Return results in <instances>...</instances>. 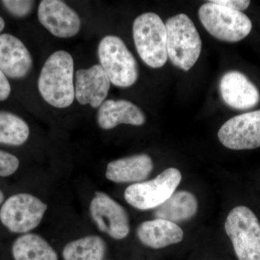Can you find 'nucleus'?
<instances>
[{
	"label": "nucleus",
	"instance_id": "f257e3e1",
	"mask_svg": "<svg viewBox=\"0 0 260 260\" xmlns=\"http://www.w3.org/2000/svg\"><path fill=\"white\" fill-rule=\"evenodd\" d=\"M38 88L43 99L52 107L64 109L75 99L74 61L68 51H55L43 66Z\"/></svg>",
	"mask_w": 260,
	"mask_h": 260
},
{
	"label": "nucleus",
	"instance_id": "f03ea898",
	"mask_svg": "<svg viewBox=\"0 0 260 260\" xmlns=\"http://www.w3.org/2000/svg\"><path fill=\"white\" fill-rule=\"evenodd\" d=\"M167 52L174 66L189 71L199 59L202 41L192 20L187 15L178 14L168 19Z\"/></svg>",
	"mask_w": 260,
	"mask_h": 260
},
{
	"label": "nucleus",
	"instance_id": "7ed1b4c3",
	"mask_svg": "<svg viewBox=\"0 0 260 260\" xmlns=\"http://www.w3.org/2000/svg\"><path fill=\"white\" fill-rule=\"evenodd\" d=\"M133 39L140 57L152 68L164 66L168 59L167 32L158 15L146 13L135 19Z\"/></svg>",
	"mask_w": 260,
	"mask_h": 260
},
{
	"label": "nucleus",
	"instance_id": "20e7f679",
	"mask_svg": "<svg viewBox=\"0 0 260 260\" xmlns=\"http://www.w3.org/2000/svg\"><path fill=\"white\" fill-rule=\"evenodd\" d=\"M98 56L113 85L129 88L136 83L139 77L138 62L120 38L112 35L103 38Z\"/></svg>",
	"mask_w": 260,
	"mask_h": 260
},
{
	"label": "nucleus",
	"instance_id": "39448f33",
	"mask_svg": "<svg viewBox=\"0 0 260 260\" xmlns=\"http://www.w3.org/2000/svg\"><path fill=\"white\" fill-rule=\"evenodd\" d=\"M198 16L207 31L223 42H239L247 37L252 28L250 19L244 13L212 1L200 7Z\"/></svg>",
	"mask_w": 260,
	"mask_h": 260
},
{
	"label": "nucleus",
	"instance_id": "423d86ee",
	"mask_svg": "<svg viewBox=\"0 0 260 260\" xmlns=\"http://www.w3.org/2000/svg\"><path fill=\"white\" fill-rule=\"evenodd\" d=\"M225 230L239 260H260V223L252 210L237 206L228 215Z\"/></svg>",
	"mask_w": 260,
	"mask_h": 260
},
{
	"label": "nucleus",
	"instance_id": "0eeeda50",
	"mask_svg": "<svg viewBox=\"0 0 260 260\" xmlns=\"http://www.w3.org/2000/svg\"><path fill=\"white\" fill-rule=\"evenodd\" d=\"M181 181L180 171L169 168L151 180L131 184L124 191L126 203L136 209L158 208L174 192Z\"/></svg>",
	"mask_w": 260,
	"mask_h": 260
},
{
	"label": "nucleus",
	"instance_id": "6e6552de",
	"mask_svg": "<svg viewBox=\"0 0 260 260\" xmlns=\"http://www.w3.org/2000/svg\"><path fill=\"white\" fill-rule=\"evenodd\" d=\"M47 208L37 197L20 193L5 202L0 209V220L11 232L27 234L40 224Z\"/></svg>",
	"mask_w": 260,
	"mask_h": 260
},
{
	"label": "nucleus",
	"instance_id": "1a4fd4ad",
	"mask_svg": "<svg viewBox=\"0 0 260 260\" xmlns=\"http://www.w3.org/2000/svg\"><path fill=\"white\" fill-rule=\"evenodd\" d=\"M90 215L98 229L112 239L121 240L129 235L127 213L107 193L95 191L90 203Z\"/></svg>",
	"mask_w": 260,
	"mask_h": 260
},
{
	"label": "nucleus",
	"instance_id": "9d476101",
	"mask_svg": "<svg viewBox=\"0 0 260 260\" xmlns=\"http://www.w3.org/2000/svg\"><path fill=\"white\" fill-rule=\"evenodd\" d=\"M218 139L232 150H251L260 147V110L231 118L218 131Z\"/></svg>",
	"mask_w": 260,
	"mask_h": 260
},
{
	"label": "nucleus",
	"instance_id": "9b49d317",
	"mask_svg": "<svg viewBox=\"0 0 260 260\" xmlns=\"http://www.w3.org/2000/svg\"><path fill=\"white\" fill-rule=\"evenodd\" d=\"M38 18L44 28L58 38L75 37L81 28V20L78 13L59 0L41 2Z\"/></svg>",
	"mask_w": 260,
	"mask_h": 260
},
{
	"label": "nucleus",
	"instance_id": "f8f14e48",
	"mask_svg": "<svg viewBox=\"0 0 260 260\" xmlns=\"http://www.w3.org/2000/svg\"><path fill=\"white\" fill-rule=\"evenodd\" d=\"M111 82L99 64L88 69L78 70L75 75V96L81 105H90L96 109L105 102Z\"/></svg>",
	"mask_w": 260,
	"mask_h": 260
},
{
	"label": "nucleus",
	"instance_id": "ddd939ff",
	"mask_svg": "<svg viewBox=\"0 0 260 260\" xmlns=\"http://www.w3.org/2000/svg\"><path fill=\"white\" fill-rule=\"evenodd\" d=\"M219 88L224 103L233 109L247 110L259 104V90L241 72L225 73L220 79Z\"/></svg>",
	"mask_w": 260,
	"mask_h": 260
},
{
	"label": "nucleus",
	"instance_id": "4468645a",
	"mask_svg": "<svg viewBox=\"0 0 260 260\" xmlns=\"http://www.w3.org/2000/svg\"><path fill=\"white\" fill-rule=\"evenodd\" d=\"M32 66V56L23 43L11 34H0V70L5 76L25 78Z\"/></svg>",
	"mask_w": 260,
	"mask_h": 260
},
{
	"label": "nucleus",
	"instance_id": "2eb2a0df",
	"mask_svg": "<svg viewBox=\"0 0 260 260\" xmlns=\"http://www.w3.org/2000/svg\"><path fill=\"white\" fill-rule=\"evenodd\" d=\"M153 160L147 154H137L109 162L106 177L118 184L144 181L153 172Z\"/></svg>",
	"mask_w": 260,
	"mask_h": 260
},
{
	"label": "nucleus",
	"instance_id": "dca6fc26",
	"mask_svg": "<svg viewBox=\"0 0 260 260\" xmlns=\"http://www.w3.org/2000/svg\"><path fill=\"white\" fill-rule=\"evenodd\" d=\"M97 122L103 129H112L119 124L141 126L145 124L143 111L126 100H107L99 108Z\"/></svg>",
	"mask_w": 260,
	"mask_h": 260
},
{
	"label": "nucleus",
	"instance_id": "f3484780",
	"mask_svg": "<svg viewBox=\"0 0 260 260\" xmlns=\"http://www.w3.org/2000/svg\"><path fill=\"white\" fill-rule=\"evenodd\" d=\"M137 236L145 246L159 249L181 242L184 232L177 223L155 218L140 224L137 229Z\"/></svg>",
	"mask_w": 260,
	"mask_h": 260
},
{
	"label": "nucleus",
	"instance_id": "a211bd4d",
	"mask_svg": "<svg viewBox=\"0 0 260 260\" xmlns=\"http://www.w3.org/2000/svg\"><path fill=\"white\" fill-rule=\"evenodd\" d=\"M198 211V202L190 191H175L154 212L155 218L164 219L172 223L187 221L194 218Z\"/></svg>",
	"mask_w": 260,
	"mask_h": 260
},
{
	"label": "nucleus",
	"instance_id": "6ab92c4d",
	"mask_svg": "<svg viewBox=\"0 0 260 260\" xmlns=\"http://www.w3.org/2000/svg\"><path fill=\"white\" fill-rule=\"evenodd\" d=\"M12 250L15 260H58L52 246L38 234L20 236L13 243Z\"/></svg>",
	"mask_w": 260,
	"mask_h": 260
},
{
	"label": "nucleus",
	"instance_id": "aec40b11",
	"mask_svg": "<svg viewBox=\"0 0 260 260\" xmlns=\"http://www.w3.org/2000/svg\"><path fill=\"white\" fill-rule=\"evenodd\" d=\"M107 244L102 237L89 235L72 241L62 251L64 260H104Z\"/></svg>",
	"mask_w": 260,
	"mask_h": 260
},
{
	"label": "nucleus",
	"instance_id": "412c9836",
	"mask_svg": "<svg viewBox=\"0 0 260 260\" xmlns=\"http://www.w3.org/2000/svg\"><path fill=\"white\" fill-rule=\"evenodd\" d=\"M30 129L28 124L13 113L0 111V143L19 146L28 140Z\"/></svg>",
	"mask_w": 260,
	"mask_h": 260
},
{
	"label": "nucleus",
	"instance_id": "4be33fe9",
	"mask_svg": "<svg viewBox=\"0 0 260 260\" xmlns=\"http://www.w3.org/2000/svg\"><path fill=\"white\" fill-rule=\"evenodd\" d=\"M2 4L8 12L17 18H24L31 13L35 2L29 0H4Z\"/></svg>",
	"mask_w": 260,
	"mask_h": 260
},
{
	"label": "nucleus",
	"instance_id": "5701e85b",
	"mask_svg": "<svg viewBox=\"0 0 260 260\" xmlns=\"http://www.w3.org/2000/svg\"><path fill=\"white\" fill-rule=\"evenodd\" d=\"M19 166L20 161L17 157L0 150V177H9L18 170Z\"/></svg>",
	"mask_w": 260,
	"mask_h": 260
},
{
	"label": "nucleus",
	"instance_id": "b1692460",
	"mask_svg": "<svg viewBox=\"0 0 260 260\" xmlns=\"http://www.w3.org/2000/svg\"><path fill=\"white\" fill-rule=\"evenodd\" d=\"M212 2L215 4L240 12L247 9L250 5V1L249 0H213Z\"/></svg>",
	"mask_w": 260,
	"mask_h": 260
},
{
	"label": "nucleus",
	"instance_id": "393cba45",
	"mask_svg": "<svg viewBox=\"0 0 260 260\" xmlns=\"http://www.w3.org/2000/svg\"><path fill=\"white\" fill-rule=\"evenodd\" d=\"M11 92V86L8 78L4 73L0 70V102L8 99Z\"/></svg>",
	"mask_w": 260,
	"mask_h": 260
},
{
	"label": "nucleus",
	"instance_id": "a878e982",
	"mask_svg": "<svg viewBox=\"0 0 260 260\" xmlns=\"http://www.w3.org/2000/svg\"><path fill=\"white\" fill-rule=\"evenodd\" d=\"M5 20H3V18L0 16V32L3 31V29L5 28Z\"/></svg>",
	"mask_w": 260,
	"mask_h": 260
},
{
	"label": "nucleus",
	"instance_id": "bb28decb",
	"mask_svg": "<svg viewBox=\"0 0 260 260\" xmlns=\"http://www.w3.org/2000/svg\"><path fill=\"white\" fill-rule=\"evenodd\" d=\"M4 198V194H3V191L0 190V204H2V203H3Z\"/></svg>",
	"mask_w": 260,
	"mask_h": 260
}]
</instances>
